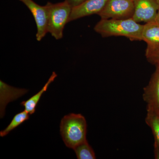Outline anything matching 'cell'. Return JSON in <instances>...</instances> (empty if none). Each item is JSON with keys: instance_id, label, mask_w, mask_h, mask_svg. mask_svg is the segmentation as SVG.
<instances>
[{"instance_id": "obj_12", "label": "cell", "mask_w": 159, "mask_h": 159, "mask_svg": "<svg viewBox=\"0 0 159 159\" xmlns=\"http://www.w3.org/2000/svg\"><path fill=\"white\" fill-rule=\"evenodd\" d=\"M145 123L152 131L154 138V143L159 146V111L147 109Z\"/></svg>"}, {"instance_id": "obj_3", "label": "cell", "mask_w": 159, "mask_h": 159, "mask_svg": "<svg viewBox=\"0 0 159 159\" xmlns=\"http://www.w3.org/2000/svg\"><path fill=\"white\" fill-rule=\"evenodd\" d=\"M46 5L48 12V33L56 40L61 39L73 8L66 0L57 3L48 2Z\"/></svg>"}, {"instance_id": "obj_19", "label": "cell", "mask_w": 159, "mask_h": 159, "mask_svg": "<svg viewBox=\"0 0 159 159\" xmlns=\"http://www.w3.org/2000/svg\"><path fill=\"white\" fill-rule=\"evenodd\" d=\"M157 2L159 4V0H157Z\"/></svg>"}, {"instance_id": "obj_7", "label": "cell", "mask_w": 159, "mask_h": 159, "mask_svg": "<svg viewBox=\"0 0 159 159\" xmlns=\"http://www.w3.org/2000/svg\"><path fill=\"white\" fill-rule=\"evenodd\" d=\"M155 66L148 84L143 89L142 97L147 104L146 109L159 111V65Z\"/></svg>"}, {"instance_id": "obj_11", "label": "cell", "mask_w": 159, "mask_h": 159, "mask_svg": "<svg viewBox=\"0 0 159 159\" xmlns=\"http://www.w3.org/2000/svg\"><path fill=\"white\" fill-rule=\"evenodd\" d=\"M57 76V74L55 72H53L48 81L38 93L28 100L21 102L20 105L25 107V110L27 111L30 115H32L35 112V109L43 93L47 90L49 85L54 81Z\"/></svg>"}, {"instance_id": "obj_18", "label": "cell", "mask_w": 159, "mask_h": 159, "mask_svg": "<svg viewBox=\"0 0 159 159\" xmlns=\"http://www.w3.org/2000/svg\"><path fill=\"white\" fill-rule=\"evenodd\" d=\"M155 20L157 22L159 25V9L158 11Z\"/></svg>"}, {"instance_id": "obj_17", "label": "cell", "mask_w": 159, "mask_h": 159, "mask_svg": "<svg viewBox=\"0 0 159 159\" xmlns=\"http://www.w3.org/2000/svg\"><path fill=\"white\" fill-rule=\"evenodd\" d=\"M154 153L156 159H159V146L156 143H154Z\"/></svg>"}, {"instance_id": "obj_15", "label": "cell", "mask_w": 159, "mask_h": 159, "mask_svg": "<svg viewBox=\"0 0 159 159\" xmlns=\"http://www.w3.org/2000/svg\"><path fill=\"white\" fill-rule=\"evenodd\" d=\"M147 60L152 64L156 66L159 65V50L146 57Z\"/></svg>"}, {"instance_id": "obj_14", "label": "cell", "mask_w": 159, "mask_h": 159, "mask_svg": "<svg viewBox=\"0 0 159 159\" xmlns=\"http://www.w3.org/2000/svg\"><path fill=\"white\" fill-rule=\"evenodd\" d=\"M73 149L78 159H96L93 149L87 141L77 145Z\"/></svg>"}, {"instance_id": "obj_13", "label": "cell", "mask_w": 159, "mask_h": 159, "mask_svg": "<svg viewBox=\"0 0 159 159\" xmlns=\"http://www.w3.org/2000/svg\"><path fill=\"white\" fill-rule=\"evenodd\" d=\"M29 114L27 111L24 110L19 113L13 117L9 125L4 130L0 132V136L4 137L7 135L11 131L14 130L22 123L29 119Z\"/></svg>"}, {"instance_id": "obj_10", "label": "cell", "mask_w": 159, "mask_h": 159, "mask_svg": "<svg viewBox=\"0 0 159 159\" xmlns=\"http://www.w3.org/2000/svg\"><path fill=\"white\" fill-rule=\"evenodd\" d=\"M28 92L25 89H18L8 85L0 80V115L4 117L6 105L9 102L16 100Z\"/></svg>"}, {"instance_id": "obj_4", "label": "cell", "mask_w": 159, "mask_h": 159, "mask_svg": "<svg viewBox=\"0 0 159 159\" xmlns=\"http://www.w3.org/2000/svg\"><path fill=\"white\" fill-rule=\"evenodd\" d=\"M134 12L133 0H109L98 15L101 19H125L132 18Z\"/></svg>"}, {"instance_id": "obj_8", "label": "cell", "mask_w": 159, "mask_h": 159, "mask_svg": "<svg viewBox=\"0 0 159 159\" xmlns=\"http://www.w3.org/2000/svg\"><path fill=\"white\" fill-rule=\"evenodd\" d=\"M109 0H86L72 8L69 22L85 16L98 15L104 9Z\"/></svg>"}, {"instance_id": "obj_1", "label": "cell", "mask_w": 159, "mask_h": 159, "mask_svg": "<svg viewBox=\"0 0 159 159\" xmlns=\"http://www.w3.org/2000/svg\"><path fill=\"white\" fill-rule=\"evenodd\" d=\"M143 25L132 18L101 19L96 24L94 31L102 37L122 36L134 41H142Z\"/></svg>"}, {"instance_id": "obj_5", "label": "cell", "mask_w": 159, "mask_h": 159, "mask_svg": "<svg viewBox=\"0 0 159 159\" xmlns=\"http://www.w3.org/2000/svg\"><path fill=\"white\" fill-rule=\"evenodd\" d=\"M23 3L31 11L34 17L37 32L36 39L41 41L48 33V9L46 5L41 6L33 0H19Z\"/></svg>"}, {"instance_id": "obj_2", "label": "cell", "mask_w": 159, "mask_h": 159, "mask_svg": "<svg viewBox=\"0 0 159 159\" xmlns=\"http://www.w3.org/2000/svg\"><path fill=\"white\" fill-rule=\"evenodd\" d=\"M87 129L86 120L81 114L71 113L64 116L61 122L60 132L66 147L74 149L87 141Z\"/></svg>"}, {"instance_id": "obj_6", "label": "cell", "mask_w": 159, "mask_h": 159, "mask_svg": "<svg viewBox=\"0 0 159 159\" xmlns=\"http://www.w3.org/2000/svg\"><path fill=\"white\" fill-rule=\"evenodd\" d=\"M134 12L132 18L138 23H147L156 20L159 9L157 0H133Z\"/></svg>"}, {"instance_id": "obj_9", "label": "cell", "mask_w": 159, "mask_h": 159, "mask_svg": "<svg viewBox=\"0 0 159 159\" xmlns=\"http://www.w3.org/2000/svg\"><path fill=\"white\" fill-rule=\"evenodd\" d=\"M142 39L147 44L145 57L159 50V25L156 21L143 25Z\"/></svg>"}, {"instance_id": "obj_16", "label": "cell", "mask_w": 159, "mask_h": 159, "mask_svg": "<svg viewBox=\"0 0 159 159\" xmlns=\"http://www.w3.org/2000/svg\"><path fill=\"white\" fill-rule=\"evenodd\" d=\"M72 6V8L79 6L81 3L85 2L86 0H66Z\"/></svg>"}]
</instances>
